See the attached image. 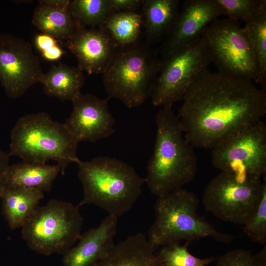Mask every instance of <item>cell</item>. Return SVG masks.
<instances>
[{
  "mask_svg": "<svg viewBox=\"0 0 266 266\" xmlns=\"http://www.w3.org/2000/svg\"><path fill=\"white\" fill-rule=\"evenodd\" d=\"M177 115L194 147L213 149L266 114V94L252 82L206 69L191 84Z\"/></svg>",
  "mask_w": 266,
  "mask_h": 266,
  "instance_id": "6da1fadb",
  "label": "cell"
},
{
  "mask_svg": "<svg viewBox=\"0 0 266 266\" xmlns=\"http://www.w3.org/2000/svg\"><path fill=\"white\" fill-rule=\"evenodd\" d=\"M155 120L156 141L145 180L150 192L158 198L193 181L197 158L194 147L183 134L172 105L163 106Z\"/></svg>",
  "mask_w": 266,
  "mask_h": 266,
  "instance_id": "7a4b0ae2",
  "label": "cell"
},
{
  "mask_svg": "<svg viewBox=\"0 0 266 266\" xmlns=\"http://www.w3.org/2000/svg\"><path fill=\"white\" fill-rule=\"evenodd\" d=\"M83 197L77 207L96 205L117 218L131 209L145 183L133 167L122 161L98 156L77 163Z\"/></svg>",
  "mask_w": 266,
  "mask_h": 266,
  "instance_id": "3957f363",
  "label": "cell"
},
{
  "mask_svg": "<svg viewBox=\"0 0 266 266\" xmlns=\"http://www.w3.org/2000/svg\"><path fill=\"white\" fill-rule=\"evenodd\" d=\"M199 200L183 187L158 197L154 205L155 218L148 230L147 238L153 249L185 241L210 237L223 243H230L233 235L218 231L198 213Z\"/></svg>",
  "mask_w": 266,
  "mask_h": 266,
  "instance_id": "277c9868",
  "label": "cell"
},
{
  "mask_svg": "<svg viewBox=\"0 0 266 266\" xmlns=\"http://www.w3.org/2000/svg\"><path fill=\"white\" fill-rule=\"evenodd\" d=\"M78 142L64 123L40 112L18 119L11 131L8 154L30 164L43 165L54 161L64 175L70 164L80 160L77 156Z\"/></svg>",
  "mask_w": 266,
  "mask_h": 266,
  "instance_id": "5b68a950",
  "label": "cell"
},
{
  "mask_svg": "<svg viewBox=\"0 0 266 266\" xmlns=\"http://www.w3.org/2000/svg\"><path fill=\"white\" fill-rule=\"evenodd\" d=\"M161 61L157 49L147 43L119 47L103 72L108 98H115L130 108L151 97Z\"/></svg>",
  "mask_w": 266,
  "mask_h": 266,
  "instance_id": "8992f818",
  "label": "cell"
},
{
  "mask_svg": "<svg viewBox=\"0 0 266 266\" xmlns=\"http://www.w3.org/2000/svg\"><path fill=\"white\" fill-rule=\"evenodd\" d=\"M83 222L77 205L52 199L36 208L21 228L22 236L37 253L63 255L79 239Z\"/></svg>",
  "mask_w": 266,
  "mask_h": 266,
  "instance_id": "52a82bcc",
  "label": "cell"
},
{
  "mask_svg": "<svg viewBox=\"0 0 266 266\" xmlns=\"http://www.w3.org/2000/svg\"><path fill=\"white\" fill-rule=\"evenodd\" d=\"M201 37L219 72L260 82L256 56L239 21L228 18L217 19L205 28Z\"/></svg>",
  "mask_w": 266,
  "mask_h": 266,
  "instance_id": "ba28073f",
  "label": "cell"
},
{
  "mask_svg": "<svg viewBox=\"0 0 266 266\" xmlns=\"http://www.w3.org/2000/svg\"><path fill=\"white\" fill-rule=\"evenodd\" d=\"M266 180L221 171L206 187L203 205L218 219L244 226L258 208Z\"/></svg>",
  "mask_w": 266,
  "mask_h": 266,
  "instance_id": "9c48e42d",
  "label": "cell"
},
{
  "mask_svg": "<svg viewBox=\"0 0 266 266\" xmlns=\"http://www.w3.org/2000/svg\"><path fill=\"white\" fill-rule=\"evenodd\" d=\"M160 59V69L151 95L152 103L156 106L182 100L197 77L212 63L210 50L202 37Z\"/></svg>",
  "mask_w": 266,
  "mask_h": 266,
  "instance_id": "30bf717a",
  "label": "cell"
},
{
  "mask_svg": "<svg viewBox=\"0 0 266 266\" xmlns=\"http://www.w3.org/2000/svg\"><path fill=\"white\" fill-rule=\"evenodd\" d=\"M212 163L221 171L261 178L266 173V125L263 121L236 133L212 149Z\"/></svg>",
  "mask_w": 266,
  "mask_h": 266,
  "instance_id": "8fae6325",
  "label": "cell"
},
{
  "mask_svg": "<svg viewBox=\"0 0 266 266\" xmlns=\"http://www.w3.org/2000/svg\"><path fill=\"white\" fill-rule=\"evenodd\" d=\"M44 74L29 42L0 33V82L8 98L22 96L32 86L40 83Z\"/></svg>",
  "mask_w": 266,
  "mask_h": 266,
  "instance_id": "7c38bea8",
  "label": "cell"
},
{
  "mask_svg": "<svg viewBox=\"0 0 266 266\" xmlns=\"http://www.w3.org/2000/svg\"><path fill=\"white\" fill-rule=\"evenodd\" d=\"M224 15L216 0H186L169 34L157 49L160 58L201 37L210 23Z\"/></svg>",
  "mask_w": 266,
  "mask_h": 266,
  "instance_id": "4fadbf2b",
  "label": "cell"
},
{
  "mask_svg": "<svg viewBox=\"0 0 266 266\" xmlns=\"http://www.w3.org/2000/svg\"><path fill=\"white\" fill-rule=\"evenodd\" d=\"M108 99L81 93L71 101L72 110L64 123L78 142L94 143L114 133L115 121Z\"/></svg>",
  "mask_w": 266,
  "mask_h": 266,
  "instance_id": "5bb4252c",
  "label": "cell"
},
{
  "mask_svg": "<svg viewBox=\"0 0 266 266\" xmlns=\"http://www.w3.org/2000/svg\"><path fill=\"white\" fill-rule=\"evenodd\" d=\"M66 42L78 67L88 74H102L119 48L102 27H81Z\"/></svg>",
  "mask_w": 266,
  "mask_h": 266,
  "instance_id": "9a60e30c",
  "label": "cell"
},
{
  "mask_svg": "<svg viewBox=\"0 0 266 266\" xmlns=\"http://www.w3.org/2000/svg\"><path fill=\"white\" fill-rule=\"evenodd\" d=\"M118 218L108 215L81 234L77 244L63 255V266H93L105 257L115 245Z\"/></svg>",
  "mask_w": 266,
  "mask_h": 266,
  "instance_id": "2e32d148",
  "label": "cell"
},
{
  "mask_svg": "<svg viewBox=\"0 0 266 266\" xmlns=\"http://www.w3.org/2000/svg\"><path fill=\"white\" fill-rule=\"evenodd\" d=\"M93 266H163L141 233L130 235L114 246L107 256Z\"/></svg>",
  "mask_w": 266,
  "mask_h": 266,
  "instance_id": "e0dca14e",
  "label": "cell"
},
{
  "mask_svg": "<svg viewBox=\"0 0 266 266\" xmlns=\"http://www.w3.org/2000/svg\"><path fill=\"white\" fill-rule=\"evenodd\" d=\"M178 0H143V28L146 43L163 42L171 31L179 12Z\"/></svg>",
  "mask_w": 266,
  "mask_h": 266,
  "instance_id": "ac0fdd59",
  "label": "cell"
},
{
  "mask_svg": "<svg viewBox=\"0 0 266 266\" xmlns=\"http://www.w3.org/2000/svg\"><path fill=\"white\" fill-rule=\"evenodd\" d=\"M43 198L44 193L36 189L5 185L0 199L9 228H22Z\"/></svg>",
  "mask_w": 266,
  "mask_h": 266,
  "instance_id": "d6986e66",
  "label": "cell"
},
{
  "mask_svg": "<svg viewBox=\"0 0 266 266\" xmlns=\"http://www.w3.org/2000/svg\"><path fill=\"white\" fill-rule=\"evenodd\" d=\"M60 171V167L58 165L18 163L9 166L6 175L5 185L49 192Z\"/></svg>",
  "mask_w": 266,
  "mask_h": 266,
  "instance_id": "ffe728a7",
  "label": "cell"
},
{
  "mask_svg": "<svg viewBox=\"0 0 266 266\" xmlns=\"http://www.w3.org/2000/svg\"><path fill=\"white\" fill-rule=\"evenodd\" d=\"M40 83L48 96L72 101L79 95L84 83L83 71L78 66L60 64L53 65Z\"/></svg>",
  "mask_w": 266,
  "mask_h": 266,
  "instance_id": "44dd1931",
  "label": "cell"
},
{
  "mask_svg": "<svg viewBox=\"0 0 266 266\" xmlns=\"http://www.w3.org/2000/svg\"><path fill=\"white\" fill-rule=\"evenodd\" d=\"M32 22L42 33L66 41L82 27L72 18L68 9L39 4L34 9Z\"/></svg>",
  "mask_w": 266,
  "mask_h": 266,
  "instance_id": "7402d4cb",
  "label": "cell"
},
{
  "mask_svg": "<svg viewBox=\"0 0 266 266\" xmlns=\"http://www.w3.org/2000/svg\"><path fill=\"white\" fill-rule=\"evenodd\" d=\"M119 47L138 42L143 28L141 13L114 12L102 27Z\"/></svg>",
  "mask_w": 266,
  "mask_h": 266,
  "instance_id": "603a6c76",
  "label": "cell"
},
{
  "mask_svg": "<svg viewBox=\"0 0 266 266\" xmlns=\"http://www.w3.org/2000/svg\"><path fill=\"white\" fill-rule=\"evenodd\" d=\"M68 10L82 27H102L114 13L110 0H70Z\"/></svg>",
  "mask_w": 266,
  "mask_h": 266,
  "instance_id": "cb8c5ba5",
  "label": "cell"
},
{
  "mask_svg": "<svg viewBox=\"0 0 266 266\" xmlns=\"http://www.w3.org/2000/svg\"><path fill=\"white\" fill-rule=\"evenodd\" d=\"M256 56L260 70V83L266 76V0L261 3L252 18L243 28Z\"/></svg>",
  "mask_w": 266,
  "mask_h": 266,
  "instance_id": "d4e9b609",
  "label": "cell"
},
{
  "mask_svg": "<svg viewBox=\"0 0 266 266\" xmlns=\"http://www.w3.org/2000/svg\"><path fill=\"white\" fill-rule=\"evenodd\" d=\"M185 244L167 245L160 248L157 255L163 266H206L214 260L213 257L201 259L191 254Z\"/></svg>",
  "mask_w": 266,
  "mask_h": 266,
  "instance_id": "484cf974",
  "label": "cell"
},
{
  "mask_svg": "<svg viewBox=\"0 0 266 266\" xmlns=\"http://www.w3.org/2000/svg\"><path fill=\"white\" fill-rule=\"evenodd\" d=\"M243 226L244 233L251 241L261 244L266 243V180L255 214Z\"/></svg>",
  "mask_w": 266,
  "mask_h": 266,
  "instance_id": "4316f807",
  "label": "cell"
},
{
  "mask_svg": "<svg viewBox=\"0 0 266 266\" xmlns=\"http://www.w3.org/2000/svg\"><path fill=\"white\" fill-rule=\"evenodd\" d=\"M216 266H266V247L255 255L244 249L228 251L219 257Z\"/></svg>",
  "mask_w": 266,
  "mask_h": 266,
  "instance_id": "83f0119b",
  "label": "cell"
},
{
  "mask_svg": "<svg viewBox=\"0 0 266 266\" xmlns=\"http://www.w3.org/2000/svg\"><path fill=\"white\" fill-rule=\"evenodd\" d=\"M224 15L235 21L246 23L255 14L262 0H216Z\"/></svg>",
  "mask_w": 266,
  "mask_h": 266,
  "instance_id": "f1b7e54d",
  "label": "cell"
},
{
  "mask_svg": "<svg viewBox=\"0 0 266 266\" xmlns=\"http://www.w3.org/2000/svg\"><path fill=\"white\" fill-rule=\"evenodd\" d=\"M34 42L41 56L49 53L59 45L57 39L50 35L43 33L35 36Z\"/></svg>",
  "mask_w": 266,
  "mask_h": 266,
  "instance_id": "f546056e",
  "label": "cell"
},
{
  "mask_svg": "<svg viewBox=\"0 0 266 266\" xmlns=\"http://www.w3.org/2000/svg\"><path fill=\"white\" fill-rule=\"evenodd\" d=\"M143 2V0H110L114 12H136Z\"/></svg>",
  "mask_w": 266,
  "mask_h": 266,
  "instance_id": "4dcf8cb0",
  "label": "cell"
},
{
  "mask_svg": "<svg viewBox=\"0 0 266 266\" xmlns=\"http://www.w3.org/2000/svg\"><path fill=\"white\" fill-rule=\"evenodd\" d=\"M9 158L8 153L0 150V199L5 186V178L9 166Z\"/></svg>",
  "mask_w": 266,
  "mask_h": 266,
  "instance_id": "1f68e13d",
  "label": "cell"
},
{
  "mask_svg": "<svg viewBox=\"0 0 266 266\" xmlns=\"http://www.w3.org/2000/svg\"><path fill=\"white\" fill-rule=\"evenodd\" d=\"M70 3L69 0H40L39 4L52 7L68 9Z\"/></svg>",
  "mask_w": 266,
  "mask_h": 266,
  "instance_id": "d6a6232c",
  "label": "cell"
}]
</instances>
